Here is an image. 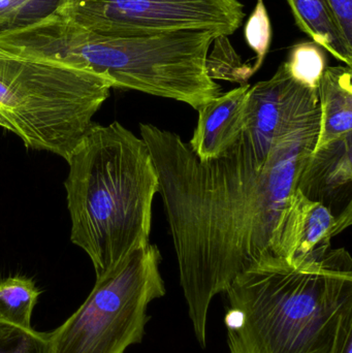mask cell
<instances>
[{"label": "cell", "instance_id": "6da1fadb", "mask_svg": "<svg viewBox=\"0 0 352 353\" xmlns=\"http://www.w3.org/2000/svg\"><path fill=\"white\" fill-rule=\"evenodd\" d=\"M320 120V114L273 146L244 130L223 157L206 161L176 132L140 124L158 175L188 315L203 348L214 296L272 253L275 225L314 150Z\"/></svg>", "mask_w": 352, "mask_h": 353}, {"label": "cell", "instance_id": "7a4b0ae2", "mask_svg": "<svg viewBox=\"0 0 352 353\" xmlns=\"http://www.w3.org/2000/svg\"><path fill=\"white\" fill-rule=\"evenodd\" d=\"M231 353H329L341 312L352 304L345 248L289 263L262 255L225 292Z\"/></svg>", "mask_w": 352, "mask_h": 353}, {"label": "cell", "instance_id": "3957f363", "mask_svg": "<svg viewBox=\"0 0 352 353\" xmlns=\"http://www.w3.org/2000/svg\"><path fill=\"white\" fill-rule=\"evenodd\" d=\"M215 39L216 33L207 29L109 37L55 12L0 35V50L92 72L109 80L113 88L174 99L196 111L216 92L207 68Z\"/></svg>", "mask_w": 352, "mask_h": 353}, {"label": "cell", "instance_id": "277c9868", "mask_svg": "<svg viewBox=\"0 0 352 353\" xmlns=\"http://www.w3.org/2000/svg\"><path fill=\"white\" fill-rule=\"evenodd\" d=\"M66 161L70 241L99 278L150 243L156 168L144 140L118 121L94 122Z\"/></svg>", "mask_w": 352, "mask_h": 353}, {"label": "cell", "instance_id": "5b68a950", "mask_svg": "<svg viewBox=\"0 0 352 353\" xmlns=\"http://www.w3.org/2000/svg\"><path fill=\"white\" fill-rule=\"evenodd\" d=\"M111 89L92 72L0 50V128L26 148L68 161Z\"/></svg>", "mask_w": 352, "mask_h": 353}, {"label": "cell", "instance_id": "8992f818", "mask_svg": "<svg viewBox=\"0 0 352 353\" xmlns=\"http://www.w3.org/2000/svg\"><path fill=\"white\" fill-rule=\"evenodd\" d=\"M161 261L149 243L96 278L82 306L49 333L50 353H125L141 343L149 304L165 294Z\"/></svg>", "mask_w": 352, "mask_h": 353}, {"label": "cell", "instance_id": "52a82bcc", "mask_svg": "<svg viewBox=\"0 0 352 353\" xmlns=\"http://www.w3.org/2000/svg\"><path fill=\"white\" fill-rule=\"evenodd\" d=\"M56 12L87 30L121 37L190 29L229 37L246 16L240 0H59Z\"/></svg>", "mask_w": 352, "mask_h": 353}, {"label": "cell", "instance_id": "ba28073f", "mask_svg": "<svg viewBox=\"0 0 352 353\" xmlns=\"http://www.w3.org/2000/svg\"><path fill=\"white\" fill-rule=\"evenodd\" d=\"M320 114L318 90L291 78L282 63L272 78L250 86L244 130L272 146Z\"/></svg>", "mask_w": 352, "mask_h": 353}, {"label": "cell", "instance_id": "9c48e42d", "mask_svg": "<svg viewBox=\"0 0 352 353\" xmlns=\"http://www.w3.org/2000/svg\"><path fill=\"white\" fill-rule=\"evenodd\" d=\"M352 223V205L334 214L322 203L310 201L295 189L281 210L272 239V253L289 263L320 257L332 239Z\"/></svg>", "mask_w": 352, "mask_h": 353}, {"label": "cell", "instance_id": "30bf717a", "mask_svg": "<svg viewBox=\"0 0 352 353\" xmlns=\"http://www.w3.org/2000/svg\"><path fill=\"white\" fill-rule=\"evenodd\" d=\"M351 188L352 134L314 149L296 184L307 199L336 215L352 205Z\"/></svg>", "mask_w": 352, "mask_h": 353}, {"label": "cell", "instance_id": "8fae6325", "mask_svg": "<svg viewBox=\"0 0 352 353\" xmlns=\"http://www.w3.org/2000/svg\"><path fill=\"white\" fill-rule=\"evenodd\" d=\"M249 84L218 95L198 110L190 148L200 161L223 157L237 143L247 118Z\"/></svg>", "mask_w": 352, "mask_h": 353}, {"label": "cell", "instance_id": "7c38bea8", "mask_svg": "<svg viewBox=\"0 0 352 353\" xmlns=\"http://www.w3.org/2000/svg\"><path fill=\"white\" fill-rule=\"evenodd\" d=\"M352 70L346 65L328 66L318 88L320 120L315 147L352 134Z\"/></svg>", "mask_w": 352, "mask_h": 353}, {"label": "cell", "instance_id": "4fadbf2b", "mask_svg": "<svg viewBox=\"0 0 352 353\" xmlns=\"http://www.w3.org/2000/svg\"><path fill=\"white\" fill-rule=\"evenodd\" d=\"M296 24L333 57L351 68L352 46L341 33L328 0H287Z\"/></svg>", "mask_w": 352, "mask_h": 353}, {"label": "cell", "instance_id": "5bb4252c", "mask_svg": "<svg viewBox=\"0 0 352 353\" xmlns=\"http://www.w3.org/2000/svg\"><path fill=\"white\" fill-rule=\"evenodd\" d=\"M41 292L26 276L0 280V323L30 331L33 310Z\"/></svg>", "mask_w": 352, "mask_h": 353}, {"label": "cell", "instance_id": "9a60e30c", "mask_svg": "<svg viewBox=\"0 0 352 353\" xmlns=\"http://www.w3.org/2000/svg\"><path fill=\"white\" fill-rule=\"evenodd\" d=\"M291 78L308 88L318 90L320 79L328 68L326 51L314 41L293 46L283 62Z\"/></svg>", "mask_w": 352, "mask_h": 353}, {"label": "cell", "instance_id": "2e32d148", "mask_svg": "<svg viewBox=\"0 0 352 353\" xmlns=\"http://www.w3.org/2000/svg\"><path fill=\"white\" fill-rule=\"evenodd\" d=\"M59 0H0V35L53 14Z\"/></svg>", "mask_w": 352, "mask_h": 353}, {"label": "cell", "instance_id": "e0dca14e", "mask_svg": "<svg viewBox=\"0 0 352 353\" xmlns=\"http://www.w3.org/2000/svg\"><path fill=\"white\" fill-rule=\"evenodd\" d=\"M227 39L225 35H220L213 43L215 50L207 58L209 74L213 80L222 79L243 83L252 76L251 68L240 63L237 54Z\"/></svg>", "mask_w": 352, "mask_h": 353}, {"label": "cell", "instance_id": "ac0fdd59", "mask_svg": "<svg viewBox=\"0 0 352 353\" xmlns=\"http://www.w3.org/2000/svg\"><path fill=\"white\" fill-rule=\"evenodd\" d=\"M246 43L256 54L252 74L260 70L272 43V26L264 0H256V6L245 24Z\"/></svg>", "mask_w": 352, "mask_h": 353}, {"label": "cell", "instance_id": "d6986e66", "mask_svg": "<svg viewBox=\"0 0 352 353\" xmlns=\"http://www.w3.org/2000/svg\"><path fill=\"white\" fill-rule=\"evenodd\" d=\"M0 353H50L49 333L0 323Z\"/></svg>", "mask_w": 352, "mask_h": 353}, {"label": "cell", "instance_id": "ffe728a7", "mask_svg": "<svg viewBox=\"0 0 352 353\" xmlns=\"http://www.w3.org/2000/svg\"><path fill=\"white\" fill-rule=\"evenodd\" d=\"M329 353H352V304L341 312Z\"/></svg>", "mask_w": 352, "mask_h": 353}, {"label": "cell", "instance_id": "44dd1931", "mask_svg": "<svg viewBox=\"0 0 352 353\" xmlns=\"http://www.w3.org/2000/svg\"><path fill=\"white\" fill-rule=\"evenodd\" d=\"M337 25L349 45L352 46V0H328Z\"/></svg>", "mask_w": 352, "mask_h": 353}]
</instances>
